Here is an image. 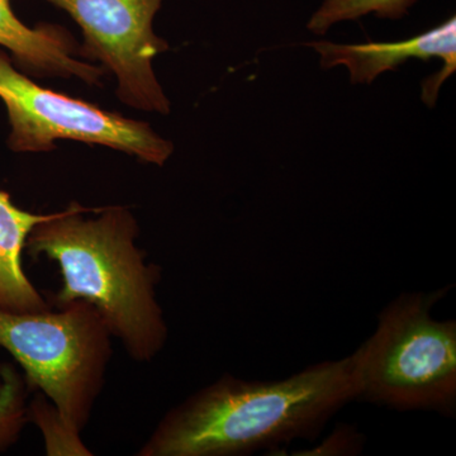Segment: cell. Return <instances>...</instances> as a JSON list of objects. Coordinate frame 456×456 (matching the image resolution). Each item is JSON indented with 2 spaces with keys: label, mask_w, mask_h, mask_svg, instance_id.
Segmentation results:
<instances>
[{
  "label": "cell",
  "mask_w": 456,
  "mask_h": 456,
  "mask_svg": "<svg viewBox=\"0 0 456 456\" xmlns=\"http://www.w3.org/2000/svg\"><path fill=\"white\" fill-rule=\"evenodd\" d=\"M362 350L279 380L233 375L171 408L137 456H240L314 439L362 392Z\"/></svg>",
  "instance_id": "cell-1"
},
{
  "label": "cell",
  "mask_w": 456,
  "mask_h": 456,
  "mask_svg": "<svg viewBox=\"0 0 456 456\" xmlns=\"http://www.w3.org/2000/svg\"><path fill=\"white\" fill-rule=\"evenodd\" d=\"M139 236L127 207L73 202L32 228L26 250L59 266L53 307L90 303L134 362H151L167 346L169 326L158 296L160 266L147 261Z\"/></svg>",
  "instance_id": "cell-2"
},
{
  "label": "cell",
  "mask_w": 456,
  "mask_h": 456,
  "mask_svg": "<svg viewBox=\"0 0 456 456\" xmlns=\"http://www.w3.org/2000/svg\"><path fill=\"white\" fill-rule=\"evenodd\" d=\"M112 338L88 302L26 314L0 310V347L16 360L32 392L46 395L79 434L103 392Z\"/></svg>",
  "instance_id": "cell-3"
},
{
  "label": "cell",
  "mask_w": 456,
  "mask_h": 456,
  "mask_svg": "<svg viewBox=\"0 0 456 456\" xmlns=\"http://www.w3.org/2000/svg\"><path fill=\"white\" fill-rule=\"evenodd\" d=\"M444 297L406 293L389 303L362 350L360 397L398 411H436L456 406V322L432 316Z\"/></svg>",
  "instance_id": "cell-4"
},
{
  "label": "cell",
  "mask_w": 456,
  "mask_h": 456,
  "mask_svg": "<svg viewBox=\"0 0 456 456\" xmlns=\"http://www.w3.org/2000/svg\"><path fill=\"white\" fill-rule=\"evenodd\" d=\"M0 101L7 110L11 128L7 146L18 154L53 151L57 140H74L110 147L143 163L164 167L174 152L173 142L147 122L42 88L18 70L2 47Z\"/></svg>",
  "instance_id": "cell-5"
},
{
  "label": "cell",
  "mask_w": 456,
  "mask_h": 456,
  "mask_svg": "<svg viewBox=\"0 0 456 456\" xmlns=\"http://www.w3.org/2000/svg\"><path fill=\"white\" fill-rule=\"evenodd\" d=\"M70 14L83 32L80 57L98 62L117 79V97L134 110L170 113L154 60L169 44L154 31L164 0H46Z\"/></svg>",
  "instance_id": "cell-6"
},
{
  "label": "cell",
  "mask_w": 456,
  "mask_h": 456,
  "mask_svg": "<svg viewBox=\"0 0 456 456\" xmlns=\"http://www.w3.org/2000/svg\"><path fill=\"white\" fill-rule=\"evenodd\" d=\"M310 46L320 53L321 66L330 69L345 66L353 84H371L380 74L404 64L411 59L428 61L439 59L444 68L426 79L422 86V99L434 107L441 86L456 70V20L452 16L443 25L430 31L398 42H368V44L341 45L334 42H311Z\"/></svg>",
  "instance_id": "cell-7"
},
{
  "label": "cell",
  "mask_w": 456,
  "mask_h": 456,
  "mask_svg": "<svg viewBox=\"0 0 456 456\" xmlns=\"http://www.w3.org/2000/svg\"><path fill=\"white\" fill-rule=\"evenodd\" d=\"M0 47L12 60L37 77H77L88 86H101L102 66L80 59V47L70 33L55 25L35 28L18 20L11 0H0Z\"/></svg>",
  "instance_id": "cell-8"
},
{
  "label": "cell",
  "mask_w": 456,
  "mask_h": 456,
  "mask_svg": "<svg viewBox=\"0 0 456 456\" xmlns=\"http://www.w3.org/2000/svg\"><path fill=\"white\" fill-rule=\"evenodd\" d=\"M49 216L20 208L0 189V310L26 314L51 308L23 268L27 237Z\"/></svg>",
  "instance_id": "cell-9"
},
{
  "label": "cell",
  "mask_w": 456,
  "mask_h": 456,
  "mask_svg": "<svg viewBox=\"0 0 456 456\" xmlns=\"http://www.w3.org/2000/svg\"><path fill=\"white\" fill-rule=\"evenodd\" d=\"M31 392L25 375L13 364H0V452L12 448L28 424Z\"/></svg>",
  "instance_id": "cell-10"
},
{
  "label": "cell",
  "mask_w": 456,
  "mask_h": 456,
  "mask_svg": "<svg viewBox=\"0 0 456 456\" xmlns=\"http://www.w3.org/2000/svg\"><path fill=\"white\" fill-rule=\"evenodd\" d=\"M417 0H323L308 20L307 28L316 35H325L336 23L356 20L374 14L378 18L399 20L408 13Z\"/></svg>",
  "instance_id": "cell-11"
},
{
  "label": "cell",
  "mask_w": 456,
  "mask_h": 456,
  "mask_svg": "<svg viewBox=\"0 0 456 456\" xmlns=\"http://www.w3.org/2000/svg\"><path fill=\"white\" fill-rule=\"evenodd\" d=\"M35 392V398L28 402V422H35L40 428L46 454L92 456L93 452L80 440L79 432L66 425L53 402L41 392Z\"/></svg>",
  "instance_id": "cell-12"
}]
</instances>
